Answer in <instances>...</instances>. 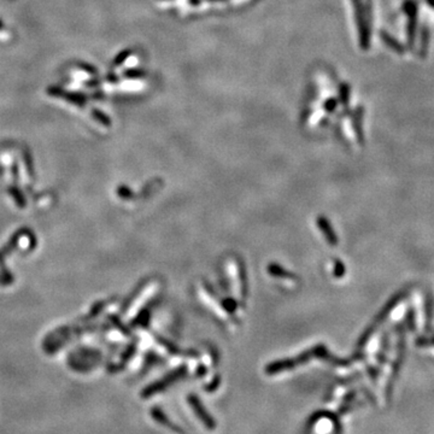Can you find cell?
<instances>
[{
  "instance_id": "cell-10",
  "label": "cell",
  "mask_w": 434,
  "mask_h": 434,
  "mask_svg": "<svg viewBox=\"0 0 434 434\" xmlns=\"http://www.w3.org/2000/svg\"><path fill=\"white\" fill-rule=\"evenodd\" d=\"M123 75L125 76V78L127 79H130V80H138V79H142V78H145V75H146V71L145 70H141V69H128V70H125L124 73H123Z\"/></svg>"
},
{
  "instance_id": "cell-15",
  "label": "cell",
  "mask_w": 434,
  "mask_h": 434,
  "mask_svg": "<svg viewBox=\"0 0 434 434\" xmlns=\"http://www.w3.org/2000/svg\"><path fill=\"white\" fill-rule=\"evenodd\" d=\"M427 1H428V4L431 5V6L434 7V0H427Z\"/></svg>"
},
{
  "instance_id": "cell-16",
  "label": "cell",
  "mask_w": 434,
  "mask_h": 434,
  "mask_svg": "<svg viewBox=\"0 0 434 434\" xmlns=\"http://www.w3.org/2000/svg\"><path fill=\"white\" fill-rule=\"evenodd\" d=\"M209 1H217V2H222V1H225V0H209Z\"/></svg>"
},
{
  "instance_id": "cell-6",
  "label": "cell",
  "mask_w": 434,
  "mask_h": 434,
  "mask_svg": "<svg viewBox=\"0 0 434 434\" xmlns=\"http://www.w3.org/2000/svg\"><path fill=\"white\" fill-rule=\"evenodd\" d=\"M428 45H430V30H428L427 24H424L421 29V39H420V56L422 58H426Z\"/></svg>"
},
{
  "instance_id": "cell-14",
  "label": "cell",
  "mask_w": 434,
  "mask_h": 434,
  "mask_svg": "<svg viewBox=\"0 0 434 434\" xmlns=\"http://www.w3.org/2000/svg\"><path fill=\"white\" fill-rule=\"evenodd\" d=\"M108 80H110V81H112V82L118 81V79H117V75L115 76V75H112V74H110V75H108Z\"/></svg>"
},
{
  "instance_id": "cell-9",
  "label": "cell",
  "mask_w": 434,
  "mask_h": 434,
  "mask_svg": "<svg viewBox=\"0 0 434 434\" xmlns=\"http://www.w3.org/2000/svg\"><path fill=\"white\" fill-rule=\"evenodd\" d=\"M132 53H133L132 48H127V50H123L122 52H119L116 56L115 61H113V67H119L121 64H123V63L132 56Z\"/></svg>"
},
{
  "instance_id": "cell-8",
  "label": "cell",
  "mask_w": 434,
  "mask_h": 434,
  "mask_svg": "<svg viewBox=\"0 0 434 434\" xmlns=\"http://www.w3.org/2000/svg\"><path fill=\"white\" fill-rule=\"evenodd\" d=\"M339 102L344 107H347L350 103V86L347 84H341L339 87Z\"/></svg>"
},
{
  "instance_id": "cell-5",
  "label": "cell",
  "mask_w": 434,
  "mask_h": 434,
  "mask_svg": "<svg viewBox=\"0 0 434 434\" xmlns=\"http://www.w3.org/2000/svg\"><path fill=\"white\" fill-rule=\"evenodd\" d=\"M380 38H381L384 44H386L387 46L390 47L392 51H395L396 53H398V54L405 53V47L403 46V45H402L401 42L398 41V40H396L395 38H393L391 34H388L387 31L382 30L381 33H380Z\"/></svg>"
},
{
  "instance_id": "cell-17",
  "label": "cell",
  "mask_w": 434,
  "mask_h": 434,
  "mask_svg": "<svg viewBox=\"0 0 434 434\" xmlns=\"http://www.w3.org/2000/svg\"><path fill=\"white\" fill-rule=\"evenodd\" d=\"M2 27H4V23H2V21H1V19H0V29H1Z\"/></svg>"
},
{
  "instance_id": "cell-4",
  "label": "cell",
  "mask_w": 434,
  "mask_h": 434,
  "mask_svg": "<svg viewBox=\"0 0 434 434\" xmlns=\"http://www.w3.org/2000/svg\"><path fill=\"white\" fill-rule=\"evenodd\" d=\"M47 93L50 94V96L54 97V98L65 99V101L71 103V104L78 105V107H80V108L85 107V104H86L85 96H82V94H80V93L67 92V91H64L61 87H57V86H52V87L48 88Z\"/></svg>"
},
{
  "instance_id": "cell-12",
  "label": "cell",
  "mask_w": 434,
  "mask_h": 434,
  "mask_svg": "<svg viewBox=\"0 0 434 434\" xmlns=\"http://www.w3.org/2000/svg\"><path fill=\"white\" fill-rule=\"evenodd\" d=\"M338 107V101H336L335 98H329L327 99V101L325 102V110L328 111V112H332V111L335 110V108Z\"/></svg>"
},
{
  "instance_id": "cell-3",
  "label": "cell",
  "mask_w": 434,
  "mask_h": 434,
  "mask_svg": "<svg viewBox=\"0 0 434 434\" xmlns=\"http://www.w3.org/2000/svg\"><path fill=\"white\" fill-rule=\"evenodd\" d=\"M188 403H190L191 408H192V410L196 413L197 418L202 421V424L204 425L205 427L208 428V430L213 431L216 428V421L214 420V418H211V415L209 413H208L207 409H205L204 407H203V404L201 403V401L198 399V397H196L194 395H190L188 397Z\"/></svg>"
},
{
  "instance_id": "cell-13",
  "label": "cell",
  "mask_w": 434,
  "mask_h": 434,
  "mask_svg": "<svg viewBox=\"0 0 434 434\" xmlns=\"http://www.w3.org/2000/svg\"><path fill=\"white\" fill-rule=\"evenodd\" d=\"M201 2H202V0H188V4L194 5V6H196V5H199Z\"/></svg>"
},
{
  "instance_id": "cell-11",
  "label": "cell",
  "mask_w": 434,
  "mask_h": 434,
  "mask_svg": "<svg viewBox=\"0 0 434 434\" xmlns=\"http://www.w3.org/2000/svg\"><path fill=\"white\" fill-rule=\"evenodd\" d=\"M92 116L94 119H97V121L99 122V123H102L103 125H105V127H108V125L111 124L110 118L105 115V113H103L101 110H93L92 111Z\"/></svg>"
},
{
  "instance_id": "cell-7",
  "label": "cell",
  "mask_w": 434,
  "mask_h": 434,
  "mask_svg": "<svg viewBox=\"0 0 434 434\" xmlns=\"http://www.w3.org/2000/svg\"><path fill=\"white\" fill-rule=\"evenodd\" d=\"M362 116H363V108H357V110L355 111V113H353L352 117V124H353V129H355V132L357 134V136H358V139L362 141V136H363V132H362Z\"/></svg>"
},
{
  "instance_id": "cell-1",
  "label": "cell",
  "mask_w": 434,
  "mask_h": 434,
  "mask_svg": "<svg viewBox=\"0 0 434 434\" xmlns=\"http://www.w3.org/2000/svg\"><path fill=\"white\" fill-rule=\"evenodd\" d=\"M355 8L356 22L358 25L359 45L363 51L369 50L370 46V28H372V0H365L364 6L361 0H352Z\"/></svg>"
},
{
  "instance_id": "cell-2",
  "label": "cell",
  "mask_w": 434,
  "mask_h": 434,
  "mask_svg": "<svg viewBox=\"0 0 434 434\" xmlns=\"http://www.w3.org/2000/svg\"><path fill=\"white\" fill-rule=\"evenodd\" d=\"M404 12L408 16V27H407V34H408V46L409 48H413L415 45V38H416V29H418V4L413 0H407L403 5Z\"/></svg>"
}]
</instances>
